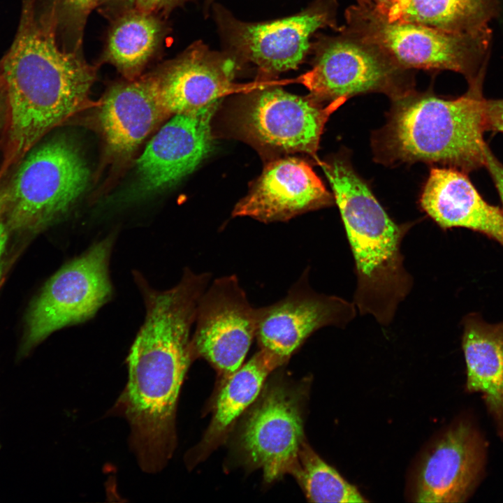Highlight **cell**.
Listing matches in <instances>:
<instances>
[{"label":"cell","mask_w":503,"mask_h":503,"mask_svg":"<svg viewBox=\"0 0 503 503\" xmlns=\"http://www.w3.org/2000/svg\"><path fill=\"white\" fill-rule=\"evenodd\" d=\"M146 314L127 358L129 378L115 410L129 422L130 442L145 472L162 469L175 442L176 404L193 357L190 331L199 296L177 284L143 291Z\"/></svg>","instance_id":"obj_1"},{"label":"cell","mask_w":503,"mask_h":503,"mask_svg":"<svg viewBox=\"0 0 503 503\" xmlns=\"http://www.w3.org/2000/svg\"><path fill=\"white\" fill-rule=\"evenodd\" d=\"M34 2L24 0L16 36L0 61L7 94L0 179L86 105L95 79L93 67L59 48L51 20L36 17Z\"/></svg>","instance_id":"obj_2"},{"label":"cell","mask_w":503,"mask_h":503,"mask_svg":"<svg viewBox=\"0 0 503 503\" xmlns=\"http://www.w3.org/2000/svg\"><path fill=\"white\" fill-rule=\"evenodd\" d=\"M321 167L332 187L355 261L353 303L361 315L383 326L391 323L408 296L413 279L401 252L408 224L395 223L347 158Z\"/></svg>","instance_id":"obj_3"},{"label":"cell","mask_w":503,"mask_h":503,"mask_svg":"<svg viewBox=\"0 0 503 503\" xmlns=\"http://www.w3.org/2000/svg\"><path fill=\"white\" fill-rule=\"evenodd\" d=\"M485 75L456 99L412 89L393 99L388 123L376 138L379 157L390 163H439L466 173L484 166Z\"/></svg>","instance_id":"obj_4"},{"label":"cell","mask_w":503,"mask_h":503,"mask_svg":"<svg viewBox=\"0 0 503 503\" xmlns=\"http://www.w3.org/2000/svg\"><path fill=\"white\" fill-rule=\"evenodd\" d=\"M341 30L368 43L400 68L452 71L468 84L486 71L493 31L451 33L408 22H389L358 3L345 13Z\"/></svg>","instance_id":"obj_5"},{"label":"cell","mask_w":503,"mask_h":503,"mask_svg":"<svg viewBox=\"0 0 503 503\" xmlns=\"http://www.w3.org/2000/svg\"><path fill=\"white\" fill-rule=\"evenodd\" d=\"M7 182L5 216L9 229L39 231L65 214L85 191L87 163L66 138L33 147Z\"/></svg>","instance_id":"obj_6"},{"label":"cell","mask_w":503,"mask_h":503,"mask_svg":"<svg viewBox=\"0 0 503 503\" xmlns=\"http://www.w3.org/2000/svg\"><path fill=\"white\" fill-rule=\"evenodd\" d=\"M112 243V237L96 242L46 282L29 312L26 347L60 328L91 318L110 298L108 265Z\"/></svg>","instance_id":"obj_7"},{"label":"cell","mask_w":503,"mask_h":503,"mask_svg":"<svg viewBox=\"0 0 503 503\" xmlns=\"http://www.w3.org/2000/svg\"><path fill=\"white\" fill-rule=\"evenodd\" d=\"M319 44L314 66L302 76L312 95L322 101L347 100L368 92L392 99L411 89L407 72L375 46L340 29Z\"/></svg>","instance_id":"obj_8"},{"label":"cell","mask_w":503,"mask_h":503,"mask_svg":"<svg viewBox=\"0 0 503 503\" xmlns=\"http://www.w3.org/2000/svg\"><path fill=\"white\" fill-rule=\"evenodd\" d=\"M346 101L338 99L323 106L312 95L301 96L268 88L240 108L236 125L245 138L259 147L315 156L326 121Z\"/></svg>","instance_id":"obj_9"},{"label":"cell","mask_w":503,"mask_h":503,"mask_svg":"<svg viewBox=\"0 0 503 503\" xmlns=\"http://www.w3.org/2000/svg\"><path fill=\"white\" fill-rule=\"evenodd\" d=\"M191 346L226 376L242 365L256 337L258 308L249 303L234 275L213 281L202 295L197 309Z\"/></svg>","instance_id":"obj_10"},{"label":"cell","mask_w":503,"mask_h":503,"mask_svg":"<svg viewBox=\"0 0 503 503\" xmlns=\"http://www.w3.org/2000/svg\"><path fill=\"white\" fill-rule=\"evenodd\" d=\"M487 443L474 421L451 425L421 458L411 490L416 502H464L483 479Z\"/></svg>","instance_id":"obj_11"},{"label":"cell","mask_w":503,"mask_h":503,"mask_svg":"<svg viewBox=\"0 0 503 503\" xmlns=\"http://www.w3.org/2000/svg\"><path fill=\"white\" fill-rule=\"evenodd\" d=\"M307 276L306 270L283 299L258 308L256 337L261 349L286 360L316 330L344 328L356 314L353 302L314 291Z\"/></svg>","instance_id":"obj_12"},{"label":"cell","mask_w":503,"mask_h":503,"mask_svg":"<svg viewBox=\"0 0 503 503\" xmlns=\"http://www.w3.org/2000/svg\"><path fill=\"white\" fill-rule=\"evenodd\" d=\"M240 443L250 462L263 471L267 482L291 474L305 443L296 397L279 386L268 391L247 418Z\"/></svg>","instance_id":"obj_13"},{"label":"cell","mask_w":503,"mask_h":503,"mask_svg":"<svg viewBox=\"0 0 503 503\" xmlns=\"http://www.w3.org/2000/svg\"><path fill=\"white\" fill-rule=\"evenodd\" d=\"M219 101L175 115L147 145L136 162L143 193L162 190L193 172L212 148L211 120Z\"/></svg>","instance_id":"obj_14"},{"label":"cell","mask_w":503,"mask_h":503,"mask_svg":"<svg viewBox=\"0 0 503 503\" xmlns=\"http://www.w3.org/2000/svg\"><path fill=\"white\" fill-rule=\"evenodd\" d=\"M333 201L331 194L307 163L286 157L268 164L232 214L264 223L284 221L329 206Z\"/></svg>","instance_id":"obj_15"},{"label":"cell","mask_w":503,"mask_h":503,"mask_svg":"<svg viewBox=\"0 0 503 503\" xmlns=\"http://www.w3.org/2000/svg\"><path fill=\"white\" fill-rule=\"evenodd\" d=\"M327 27L340 29L331 3L273 22L240 23L234 27L232 40L246 59L263 71L275 73L296 68L307 54L312 35Z\"/></svg>","instance_id":"obj_16"},{"label":"cell","mask_w":503,"mask_h":503,"mask_svg":"<svg viewBox=\"0 0 503 503\" xmlns=\"http://www.w3.org/2000/svg\"><path fill=\"white\" fill-rule=\"evenodd\" d=\"M235 63L194 46L153 74L158 96L170 115L196 112L221 99L231 89Z\"/></svg>","instance_id":"obj_17"},{"label":"cell","mask_w":503,"mask_h":503,"mask_svg":"<svg viewBox=\"0 0 503 503\" xmlns=\"http://www.w3.org/2000/svg\"><path fill=\"white\" fill-rule=\"evenodd\" d=\"M420 204L443 230L465 228L503 245V210L486 201L465 172L432 168Z\"/></svg>","instance_id":"obj_18"},{"label":"cell","mask_w":503,"mask_h":503,"mask_svg":"<svg viewBox=\"0 0 503 503\" xmlns=\"http://www.w3.org/2000/svg\"><path fill=\"white\" fill-rule=\"evenodd\" d=\"M166 117L152 75L113 86L98 114L108 150L119 158L132 154Z\"/></svg>","instance_id":"obj_19"},{"label":"cell","mask_w":503,"mask_h":503,"mask_svg":"<svg viewBox=\"0 0 503 503\" xmlns=\"http://www.w3.org/2000/svg\"><path fill=\"white\" fill-rule=\"evenodd\" d=\"M462 348L466 391L482 394L486 409L503 439V321L491 324L478 313L462 320Z\"/></svg>","instance_id":"obj_20"},{"label":"cell","mask_w":503,"mask_h":503,"mask_svg":"<svg viewBox=\"0 0 503 503\" xmlns=\"http://www.w3.org/2000/svg\"><path fill=\"white\" fill-rule=\"evenodd\" d=\"M389 22L421 24L451 33L486 27L500 13L498 0H356Z\"/></svg>","instance_id":"obj_21"},{"label":"cell","mask_w":503,"mask_h":503,"mask_svg":"<svg viewBox=\"0 0 503 503\" xmlns=\"http://www.w3.org/2000/svg\"><path fill=\"white\" fill-rule=\"evenodd\" d=\"M286 360L261 349L231 374L218 395L213 418L205 437L212 442L223 435L258 395L267 377Z\"/></svg>","instance_id":"obj_22"},{"label":"cell","mask_w":503,"mask_h":503,"mask_svg":"<svg viewBox=\"0 0 503 503\" xmlns=\"http://www.w3.org/2000/svg\"><path fill=\"white\" fill-rule=\"evenodd\" d=\"M161 30L159 22L150 12L140 10L124 16L109 34L108 60L132 80L154 52Z\"/></svg>","instance_id":"obj_23"},{"label":"cell","mask_w":503,"mask_h":503,"mask_svg":"<svg viewBox=\"0 0 503 503\" xmlns=\"http://www.w3.org/2000/svg\"><path fill=\"white\" fill-rule=\"evenodd\" d=\"M313 502H366L359 490L323 461L307 444L291 472Z\"/></svg>","instance_id":"obj_24"},{"label":"cell","mask_w":503,"mask_h":503,"mask_svg":"<svg viewBox=\"0 0 503 503\" xmlns=\"http://www.w3.org/2000/svg\"><path fill=\"white\" fill-rule=\"evenodd\" d=\"M486 131L503 132V99H483Z\"/></svg>","instance_id":"obj_25"},{"label":"cell","mask_w":503,"mask_h":503,"mask_svg":"<svg viewBox=\"0 0 503 503\" xmlns=\"http://www.w3.org/2000/svg\"><path fill=\"white\" fill-rule=\"evenodd\" d=\"M99 0H61L62 8L70 19L82 23Z\"/></svg>","instance_id":"obj_26"},{"label":"cell","mask_w":503,"mask_h":503,"mask_svg":"<svg viewBox=\"0 0 503 503\" xmlns=\"http://www.w3.org/2000/svg\"><path fill=\"white\" fill-rule=\"evenodd\" d=\"M6 177L0 180V280L3 272V259L8 242V227L6 220L5 209L7 190Z\"/></svg>","instance_id":"obj_27"},{"label":"cell","mask_w":503,"mask_h":503,"mask_svg":"<svg viewBox=\"0 0 503 503\" xmlns=\"http://www.w3.org/2000/svg\"><path fill=\"white\" fill-rule=\"evenodd\" d=\"M483 152L484 166L491 176L503 205V164L495 157L486 143Z\"/></svg>","instance_id":"obj_28"},{"label":"cell","mask_w":503,"mask_h":503,"mask_svg":"<svg viewBox=\"0 0 503 503\" xmlns=\"http://www.w3.org/2000/svg\"><path fill=\"white\" fill-rule=\"evenodd\" d=\"M7 115V94L0 64V130L3 129Z\"/></svg>","instance_id":"obj_29"},{"label":"cell","mask_w":503,"mask_h":503,"mask_svg":"<svg viewBox=\"0 0 503 503\" xmlns=\"http://www.w3.org/2000/svg\"><path fill=\"white\" fill-rule=\"evenodd\" d=\"M140 10L150 12L171 0H135Z\"/></svg>","instance_id":"obj_30"}]
</instances>
